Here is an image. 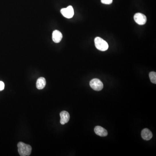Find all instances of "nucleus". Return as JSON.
<instances>
[{
	"label": "nucleus",
	"mask_w": 156,
	"mask_h": 156,
	"mask_svg": "<svg viewBox=\"0 0 156 156\" xmlns=\"http://www.w3.org/2000/svg\"><path fill=\"white\" fill-rule=\"evenodd\" d=\"M134 18L136 23L140 25H143L145 24L147 21L145 15L140 13L135 14Z\"/></svg>",
	"instance_id": "obj_4"
},
{
	"label": "nucleus",
	"mask_w": 156,
	"mask_h": 156,
	"mask_svg": "<svg viewBox=\"0 0 156 156\" xmlns=\"http://www.w3.org/2000/svg\"><path fill=\"white\" fill-rule=\"evenodd\" d=\"M18 151L21 156H29L32 151V147L29 145H27L22 142L17 144Z\"/></svg>",
	"instance_id": "obj_1"
},
{
	"label": "nucleus",
	"mask_w": 156,
	"mask_h": 156,
	"mask_svg": "<svg viewBox=\"0 0 156 156\" xmlns=\"http://www.w3.org/2000/svg\"><path fill=\"white\" fill-rule=\"evenodd\" d=\"M62 35L61 33L58 30H55L53 32L52 39L56 43H60L62 39Z\"/></svg>",
	"instance_id": "obj_8"
},
{
	"label": "nucleus",
	"mask_w": 156,
	"mask_h": 156,
	"mask_svg": "<svg viewBox=\"0 0 156 156\" xmlns=\"http://www.w3.org/2000/svg\"><path fill=\"white\" fill-rule=\"evenodd\" d=\"M89 84L91 87L95 91H101L103 88V84L99 79H93L90 82Z\"/></svg>",
	"instance_id": "obj_3"
},
{
	"label": "nucleus",
	"mask_w": 156,
	"mask_h": 156,
	"mask_svg": "<svg viewBox=\"0 0 156 156\" xmlns=\"http://www.w3.org/2000/svg\"><path fill=\"white\" fill-rule=\"evenodd\" d=\"M5 88V84L2 81H0V91H2Z\"/></svg>",
	"instance_id": "obj_13"
},
{
	"label": "nucleus",
	"mask_w": 156,
	"mask_h": 156,
	"mask_svg": "<svg viewBox=\"0 0 156 156\" xmlns=\"http://www.w3.org/2000/svg\"><path fill=\"white\" fill-rule=\"evenodd\" d=\"M60 11L64 17L69 19L72 17L74 14V10L72 6H69L66 8H62Z\"/></svg>",
	"instance_id": "obj_5"
},
{
	"label": "nucleus",
	"mask_w": 156,
	"mask_h": 156,
	"mask_svg": "<svg viewBox=\"0 0 156 156\" xmlns=\"http://www.w3.org/2000/svg\"><path fill=\"white\" fill-rule=\"evenodd\" d=\"M141 136L144 140L149 141L152 137V133L150 130L147 129H145L141 131Z\"/></svg>",
	"instance_id": "obj_9"
},
{
	"label": "nucleus",
	"mask_w": 156,
	"mask_h": 156,
	"mask_svg": "<svg viewBox=\"0 0 156 156\" xmlns=\"http://www.w3.org/2000/svg\"><path fill=\"white\" fill-rule=\"evenodd\" d=\"M149 77L151 82L153 83L156 84V73L154 72H151L149 73Z\"/></svg>",
	"instance_id": "obj_11"
},
{
	"label": "nucleus",
	"mask_w": 156,
	"mask_h": 156,
	"mask_svg": "<svg viewBox=\"0 0 156 156\" xmlns=\"http://www.w3.org/2000/svg\"><path fill=\"white\" fill-rule=\"evenodd\" d=\"M95 44L96 48L100 51H106L108 48V43L99 37H96L95 38Z\"/></svg>",
	"instance_id": "obj_2"
},
{
	"label": "nucleus",
	"mask_w": 156,
	"mask_h": 156,
	"mask_svg": "<svg viewBox=\"0 0 156 156\" xmlns=\"http://www.w3.org/2000/svg\"><path fill=\"white\" fill-rule=\"evenodd\" d=\"M95 133L101 137H105L108 135V131L104 128L100 126H96L94 129Z\"/></svg>",
	"instance_id": "obj_7"
},
{
	"label": "nucleus",
	"mask_w": 156,
	"mask_h": 156,
	"mask_svg": "<svg viewBox=\"0 0 156 156\" xmlns=\"http://www.w3.org/2000/svg\"><path fill=\"white\" fill-rule=\"evenodd\" d=\"M60 122L61 125H64L67 123L70 120V115L69 113L66 111H62L60 113Z\"/></svg>",
	"instance_id": "obj_6"
},
{
	"label": "nucleus",
	"mask_w": 156,
	"mask_h": 156,
	"mask_svg": "<svg viewBox=\"0 0 156 156\" xmlns=\"http://www.w3.org/2000/svg\"><path fill=\"white\" fill-rule=\"evenodd\" d=\"M113 2V0H101V2L105 5H110Z\"/></svg>",
	"instance_id": "obj_12"
},
{
	"label": "nucleus",
	"mask_w": 156,
	"mask_h": 156,
	"mask_svg": "<svg viewBox=\"0 0 156 156\" xmlns=\"http://www.w3.org/2000/svg\"><path fill=\"white\" fill-rule=\"evenodd\" d=\"M46 85V80L44 77H40L38 79L36 83V86L38 89H42Z\"/></svg>",
	"instance_id": "obj_10"
}]
</instances>
